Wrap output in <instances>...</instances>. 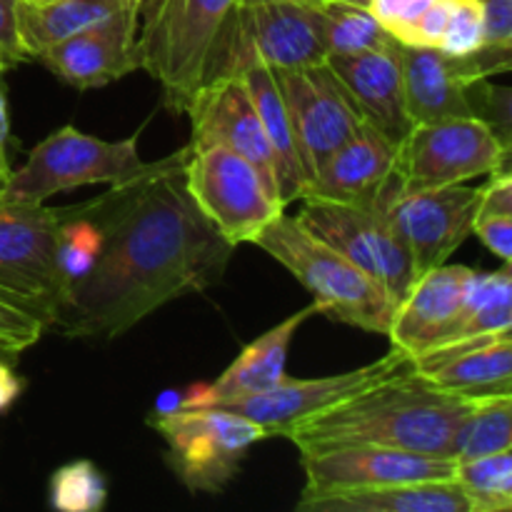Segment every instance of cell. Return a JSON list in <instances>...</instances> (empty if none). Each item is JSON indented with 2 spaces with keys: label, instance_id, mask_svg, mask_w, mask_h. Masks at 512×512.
<instances>
[{
  "label": "cell",
  "instance_id": "cell-2",
  "mask_svg": "<svg viewBox=\"0 0 512 512\" xmlns=\"http://www.w3.org/2000/svg\"><path fill=\"white\" fill-rule=\"evenodd\" d=\"M473 405L475 398L443 390L408 363L290 425L283 438L300 453L338 445H383L455 460L460 430Z\"/></svg>",
  "mask_w": 512,
  "mask_h": 512
},
{
  "label": "cell",
  "instance_id": "cell-42",
  "mask_svg": "<svg viewBox=\"0 0 512 512\" xmlns=\"http://www.w3.org/2000/svg\"><path fill=\"white\" fill-rule=\"evenodd\" d=\"M160 3H163V0H130V5H133L135 13H138L140 23H145V20L158 10Z\"/></svg>",
  "mask_w": 512,
  "mask_h": 512
},
{
  "label": "cell",
  "instance_id": "cell-37",
  "mask_svg": "<svg viewBox=\"0 0 512 512\" xmlns=\"http://www.w3.org/2000/svg\"><path fill=\"white\" fill-rule=\"evenodd\" d=\"M473 233L478 235L480 243L498 255L503 263L512 260V215H485L475 218Z\"/></svg>",
  "mask_w": 512,
  "mask_h": 512
},
{
  "label": "cell",
  "instance_id": "cell-35",
  "mask_svg": "<svg viewBox=\"0 0 512 512\" xmlns=\"http://www.w3.org/2000/svg\"><path fill=\"white\" fill-rule=\"evenodd\" d=\"M450 8H453V0H435L428 10L418 18V23L410 28L408 38L403 40V45H415V48H438L440 38L445 33V25H448Z\"/></svg>",
  "mask_w": 512,
  "mask_h": 512
},
{
  "label": "cell",
  "instance_id": "cell-10",
  "mask_svg": "<svg viewBox=\"0 0 512 512\" xmlns=\"http://www.w3.org/2000/svg\"><path fill=\"white\" fill-rule=\"evenodd\" d=\"M0 295L53 325L63 300L55 208L0 200Z\"/></svg>",
  "mask_w": 512,
  "mask_h": 512
},
{
  "label": "cell",
  "instance_id": "cell-25",
  "mask_svg": "<svg viewBox=\"0 0 512 512\" xmlns=\"http://www.w3.org/2000/svg\"><path fill=\"white\" fill-rule=\"evenodd\" d=\"M240 78L245 80V88H248L250 98L258 108L265 138H268L270 150H273L275 188H278L280 203L288 208L293 200H303L308 178H305L303 165H300L283 95H280L278 83H275L273 73L268 68H250Z\"/></svg>",
  "mask_w": 512,
  "mask_h": 512
},
{
  "label": "cell",
  "instance_id": "cell-23",
  "mask_svg": "<svg viewBox=\"0 0 512 512\" xmlns=\"http://www.w3.org/2000/svg\"><path fill=\"white\" fill-rule=\"evenodd\" d=\"M318 313V305L310 303L308 308L293 313L290 318H285L283 323L275 325V328L265 330L258 340L245 345L243 353L223 370V375H220L215 383L198 385V388L190 390L178 405H213L218 403V400L263 393V390L273 388V385L285 375L288 350L295 333H298L300 325H303L310 315Z\"/></svg>",
  "mask_w": 512,
  "mask_h": 512
},
{
  "label": "cell",
  "instance_id": "cell-14",
  "mask_svg": "<svg viewBox=\"0 0 512 512\" xmlns=\"http://www.w3.org/2000/svg\"><path fill=\"white\" fill-rule=\"evenodd\" d=\"M410 358L398 348H390L388 355H383L375 363L363 365V368L348 370V373L323 375V378H283L273 385V388L263 390V393L240 395V398H228L213 403L215 408L233 410V413L243 415V418L253 420L255 425L270 435H285L290 425L300 423L308 415L318 413V410L328 408V405L338 403V400L348 398V395L358 393L365 385L375 383L378 378L395 373L403 365H408Z\"/></svg>",
  "mask_w": 512,
  "mask_h": 512
},
{
  "label": "cell",
  "instance_id": "cell-33",
  "mask_svg": "<svg viewBox=\"0 0 512 512\" xmlns=\"http://www.w3.org/2000/svg\"><path fill=\"white\" fill-rule=\"evenodd\" d=\"M45 330L48 328L43 325V320L0 295V348L20 355L23 350L33 348L43 338Z\"/></svg>",
  "mask_w": 512,
  "mask_h": 512
},
{
  "label": "cell",
  "instance_id": "cell-8",
  "mask_svg": "<svg viewBox=\"0 0 512 512\" xmlns=\"http://www.w3.org/2000/svg\"><path fill=\"white\" fill-rule=\"evenodd\" d=\"M400 188L398 175L378 203L350 205L333 200L303 198L295 218L313 235L353 260L360 270L383 285L395 300H403L418 280L403 238L388 215V203Z\"/></svg>",
  "mask_w": 512,
  "mask_h": 512
},
{
  "label": "cell",
  "instance_id": "cell-46",
  "mask_svg": "<svg viewBox=\"0 0 512 512\" xmlns=\"http://www.w3.org/2000/svg\"><path fill=\"white\" fill-rule=\"evenodd\" d=\"M30 3H43V0H30Z\"/></svg>",
  "mask_w": 512,
  "mask_h": 512
},
{
  "label": "cell",
  "instance_id": "cell-32",
  "mask_svg": "<svg viewBox=\"0 0 512 512\" xmlns=\"http://www.w3.org/2000/svg\"><path fill=\"white\" fill-rule=\"evenodd\" d=\"M478 48H483V0H453L438 50L450 58H465Z\"/></svg>",
  "mask_w": 512,
  "mask_h": 512
},
{
  "label": "cell",
  "instance_id": "cell-16",
  "mask_svg": "<svg viewBox=\"0 0 512 512\" xmlns=\"http://www.w3.org/2000/svg\"><path fill=\"white\" fill-rule=\"evenodd\" d=\"M185 113L190 115V128H193L188 145L193 148L220 145L243 155L258 170L265 185L278 195L273 150L265 138L258 108L240 75L210 80L205 88H200Z\"/></svg>",
  "mask_w": 512,
  "mask_h": 512
},
{
  "label": "cell",
  "instance_id": "cell-30",
  "mask_svg": "<svg viewBox=\"0 0 512 512\" xmlns=\"http://www.w3.org/2000/svg\"><path fill=\"white\" fill-rule=\"evenodd\" d=\"M320 10H323L328 58L373 50L393 38L368 8L340 3V0H323Z\"/></svg>",
  "mask_w": 512,
  "mask_h": 512
},
{
  "label": "cell",
  "instance_id": "cell-20",
  "mask_svg": "<svg viewBox=\"0 0 512 512\" xmlns=\"http://www.w3.org/2000/svg\"><path fill=\"white\" fill-rule=\"evenodd\" d=\"M395 165L398 143L365 123L315 170L303 198L350 205L378 203L395 180Z\"/></svg>",
  "mask_w": 512,
  "mask_h": 512
},
{
  "label": "cell",
  "instance_id": "cell-43",
  "mask_svg": "<svg viewBox=\"0 0 512 512\" xmlns=\"http://www.w3.org/2000/svg\"><path fill=\"white\" fill-rule=\"evenodd\" d=\"M340 3H350V5H360V8H368L370 0H340Z\"/></svg>",
  "mask_w": 512,
  "mask_h": 512
},
{
  "label": "cell",
  "instance_id": "cell-6",
  "mask_svg": "<svg viewBox=\"0 0 512 512\" xmlns=\"http://www.w3.org/2000/svg\"><path fill=\"white\" fill-rule=\"evenodd\" d=\"M140 133L103 140L65 125L40 140L18 170L0 185V200L45 203L53 195L83 185H115L148 168L138 153Z\"/></svg>",
  "mask_w": 512,
  "mask_h": 512
},
{
  "label": "cell",
  "instance_id": "cell-31",
  "mask_svg": "<svg viewBox=\"0 0 512 512\" xmlns=\"http://www.w3.org/2000/svg\"><path fill=\"white\" fill-rule=\"evenodd\" d=\"M48 503L58 512H98L108 503V483L93 460H73L50 475Z\"/></svg>",
  "mask_w": 512,
  "mask_h": 512
},
{
  "label": "cell",
  "instance_id": "cell-45",
  "mask_svg": "<svg viewBox=\"0 0 512 512\" xmlns=\"http://www.w3.org/2000/svg\"><path fill=\"white\" fill-rule=\"evenodd\" d=\"M0 355H5V358H18V355H13V353H8V350H3V348H0Z\"/></svg>",
  "mask_w": 512,
  "mask_h": 512
},
{
  "label": "cell",
  "instance_id": "cell-4",
  "mask_svg": "<svg viewBox=\"0 0 512 512\" xmlns=\"http://www.w3.org/2000/svg\"><path fill=\"white\" fill-rule=\"evenodd\" d=\"M240 0H163L140 23V70L158 80L165 108L185 113L210 73L215 43Z\"/></svg>",
  "mask_w": 512,
  "mask_h": 512
},
{
  "label": "cell",
  "instance_id": "cell-19",
  "mask_svg": "<svg viewBox=\"0 0 512 512\" xmlns=\"http://www.w3.org/2000/svg\"><path fill=\"white\" fill-rule=\"evenodd\" d=\"M410 365L443 390L468 398L512 393V330L433 345Z\"/></svg>",
  "mask_w": 512,
  "mask_h": 512
},
{
  "label": "cell",
  "instance_id": "cell-7",
  "mask_svg": "<svg viewBox=\"0 0 512 512\" xmlns=\"http://www.w3.org/2000/svg\"><path fill=\"white\" fill-rule=\"evenodd\" d=\"M150 425L168 445L170 470L190 493L225 490L253 445L268 438L253 420L215 405H175Z\"/></svg>",
  "mask_w": 512,
  "mask_h": 512
},
{
  "label": "cell",
  "instance_id": "cell-13",
  "mask_svg": "<svg viewBox=\"0 0 512 512\" xmlns=\"http://www.w3.org/2000/svg\"><path fill=\"white\" fill-rule=\"evenodd\" d=\"M478 203L480 188H468L465 183L418 193L395 190L388 215L408 248L418 278L448 263L465 238L473 235Z\"/></svg>",
  "mask_w": 512,
  "mask_h": 512
},
{
  "label": "cell",
  "instance_id": "cell-27",
  "mask_svg": "<svg viewBox=\"0 0 512 512\" xmlns=\"http://www.w3.org/2000/svg\"><path fill=\"white\" fill-rule=\"evenodd\" d=\"M500 330H512L510 263H505L495 273H473L468 288H465L463 318H460L458 328H455L450 340L500 333Z\"/></svg>",
  "mask_w": 512,
  "mask_h": 512
},
{
  "label": "cell",
  "instance_id": "cell-1",
  "mask_svg": "<svg viewBox=\"0 0 512 512\" xmlns=\"http://www.w3.org/2000/svg\"><path fill=\"white\" fill-rule=\"evenodd\" d=\"M190 148L78 203L100 233L98 255L65 288L53 325L68 338L113 340L223 278L233 248L200 213L185 180Z\"/></svg>",
  "mask_w": 512,
  "mask_h": 512
},
{
  "label": "cell",
  "instance_id": "cell-12",
  "mask_svg": "<svg viewBox=\"0 0 512 512\" xmlns=\"http://www.w3.org/2000/svg\"><path fill=\"white\" fill-rule=\"evenodd\" d=\"M283 95L305 178L365 125L363 113L328 60L298 70H270Z\"/></svg>",
  "mask_w": 512,
  "mask_h": 512
},
{
  "label": "cell",
  "instance_id": "cell-11",
  "mask_svg": "<svg viewBox=\"0 0 512 512\" xmlns=\"http://www.w3.org/2000/svg\"><path fill=\"white\" fill-rule=\"evenodd\" d=\"M188 148L185 180L190 195L230 245L253 243L265 225L285 213L278 195L243 155L220 145Z\"/></svg>",
  "mask_w": 512,
  "mask_h": 512
},
{
  "label": "cell",
  "instance_id": "cell-18",
  "mask_svg": "<svg viewBox=\"0 0 512 512\" xmlns=\"http://www.w3.org/2000/svg\"><path fill=\"white\" fill-rule=\"evenodd\" d=\"M475 270L465 265H438L420 275L398 303L390 323V345L403 350L408 358L425 353L433 345L453 338L463 318L465 288Z\"/></svg>",
  "mask_w": 512,
  "mask_h": 512
},
{
  "label": "cell",
  "instance_id": "cell-44",
  "mask_svg": "<svg viewBox=\"0 0 512 512\" xmlns=\"http://www.w3.org/2000/svg\"><path fill=\"white\" fill-rule=\"evenodd\" d=\"M240 3H263V0H240ZM295 3H323V0H295Z\"/></svg>",
  "mask_w": 512,
  "mask_h": 512
},
{
  "label": "cell",
  "instance_id": "cell-22",
  "mask_svg": "<svg viewBox=\"0 0 512 512\" xmlns=\"http://www.w3.org/2000/svg\"><path fill=\"white\" fill-rule=\"evenodd\" d=\"M405 105L413 125L475 115L470 88L478 83L468 58H450L438 48L400 43Z\"/></svg>",
  "mask_w": 512,
  "mask_h": 512
},
{
  "label": "cell",
  "instance_id": "cell-39",
  "mask_svg": "<svg viewBox=\"0 0 512 512\" xmlns=\"http://www.w3.org/2000/svg\"><path fill=\"white\" fill-rule=\"evenodd\" d=\"M0 60L5 68L28 60L18 40V0H0Z\"/></svg>",
  "mask_w": 512,
  "mask_h": 512
},
{
  "label": "cell",
  "instance_id": "cell-15",
  "mask_svg": "<svg viewBox=\"0 0 512 512\" xmlns=\"http://www.w3.org/2000/svg\"><path fill=\"white\" fill-rule=\"evenodd\" d=\"M305 473L303 493L378 488V485L423 483L455 478L453 458L408 453L383 445H338L300 453Z\"/></svg>",
  "mask_w": 512,
  "mask_h": 512
},
{
  "label": "cell",
  "instance_id": "cell-34",
  "mask_svg": "<svg viewBox=\"0 0 512 512\" xmlns=\"http://www.w3.org/2000/svg\"><path fill=\"white\" fill-rule=\"evenodd\" d=\"M435 0H370L368 10L398 43L408 38L410 28Z\"/></svg>",
  "mask_w": 512,
  "mask_h": 512
},
{
  "label": "cell",
  "instance_id": "cell-9",
  "mask_svg": "<svg viewBox=\"0 0 512 512\" xmlns=\"http://www.w3.org/2000/svg\"><path fill=\"white\" fill-rule=\"evenodd\" d=\"M508 155L510 145L478 115L443 118L410 128L398 145L395 175L400 190L418 193L510 170Z\"/></svg>",
  "mask_w": 512,
  "mask_h": 512
},
{
  "label": "cell",
  "instance_id": "cell-3",
  "mask_svg": "<svg viewBox=\"0 0 512 512\" xmlns=\"http://www.w3.org/2000/svg\"><path fill=\"white\" fill-rule=\"evenodd\" d=\"M313 295L320 315L365 333L388 335L398 300L353 260L310 233L298 218L280 215L253 238Z\"/></svg>",
  "mask_w": 512,
  "mask_h": 512
},
{
  "label": "cell",
  "instance_id": "cell-24",
  "mask_svg": "<svg viewBox=\"0 0 512 512\" xmlns=\"http://www.w3.org/2000/svg\"><path fill=\"white\" fill-rule=\"evenodd\" d=\"M298 512H470L463 490L450 480L378 485V488L303 493Z\"/></svg>",
  "mask_w": 512,
  "mask_h": 512
},
{
  "label": "cell",
  "instance_id": "cell-47",
  "mask_svg": "<svg viewBox=\"0 0 512 512\" xmlns=\"http://www.w3.org/2000/svg\"><path fill=\"white\" fill-rule=\"evenodd\" d=\"M0 185H3V180H0Z\"/></svg>",
  "mask_w": 512,
  "mask_h": 512
},
{
  "label": "cell",
  "instance_id": "cell-28",
  "mask_svg": "<svg viewBox=\"0 0 512 512\" xmlns=\"http://www.w3.org/2000/svg\"><path fill=\"white\" fill-rule=\"evenodd\" d=\"M455 483L463 490L470 512H510L512 453L500 450L455 463Z\"/></svg>",
  "mask_w": 512,
  "mask_h": 512
},
{
  "label": "cell",
  "instance_id": "cell-29",
  "mask_svg": "<svg viewBox=\"0 0 512 512\" xmlns=\"http://www.w3.org/2000/svg\"><path fill=\"white\" fill-rule=\"evenodd\" d=\"M512 448V393L475 398L473 413L460 430L455 463Z\"/></svg>",
  "mask_w": 512,
  "mask_h": 512
},
{
  "label": "cell",
  "instance_id": "cell-17",
  "mask_svg": "<svg viewBox=\"0 0 512 512\" xmlns=\"http://www.w3.org/2000/svg\"><path fill=\"white\" fill-rule=\"evenodd\" d=\"M138 33V13L125 8L60 40L40 55L38 63L78 90L103 88L140 70Z\"/></svg>",
  "mask_w": 512,
  "mask_h": 512
},
{
  "label": "cell",
  "instance_id": "cell-5",
  "mask_svg": "<svg viewBox=\"0 0 512 512\" xmlns=\"http://www.w3.org/2000/svg\"><path fill=\"white\" fill-rule=\"evenodd\" d=\"M328 60L320 3H238L210 58V80L250 68L298 70ZM205 83V85H208Z\"/></svg>",
  "mask_w": 512,
  "mask_h": 512
},
{
  "label": "cell",
  "instance_id": "cell-36",
  "mask_svg": "<svg viewBox=\"0 0 512 512\" xmlns=\"http://www.w3.org/2000/svg\"><path fill=\"white\" fill-rule=\"evenodd\" d=\"M483 45L512 50V0H483Z\"/></svg>",
  "mask_w": 512,
  "mask_h": 512
},
{
  "label": "cell",
  "instance_id": "cell-38",
  "mask_svg": "<svg viewBox=\"0 0 512 512\" xmlns=\"http://www.w3.org/2000/svg\"><path fill=\"white\" fill-rule=\"evenodd\" d=\"M485 215H512V175L510 170L490 175L488 185L480 188L478 218Z\"/></svg>",
  "mask_w": 512,
  "mask_h": 512
},
{
  "label": "cell",
  "instance_id": "cell-26",
  "mask_svg": "<svg viewBox=\"0 0 512 512\" xmlns=\"http://www.w3.org/2000/svg\"><path fill=\"white\" fill-rule=\"evenodd\" d=\"M125 8H133L130 0H43V3L18 0L20 48L25 58L38 60L60 40Z\"/></svg>",
  "mask_w": 512,
  "mask_h": 512
},
{
  "label": "cell",
  "instance_id": "cell-40",
  "mask_svg": "<svg viewBox=\"0 0 512 512\" xmlns=\"http://www.w3.org/2000/svg\"><path fill=\"white\" fill-rule=\"evenodd\" d=\"M13 360L15 358L0 355V415L8 413L15 400L20 398V393H23V380L15 375L13 365H10Z\"/></svg>",
  "mask_w": 512,
  "mask_h": 512
},
{
  "label": "cell",
  "instance_id": "cell-41",
  "mask_svg": "<svg viewBox=\"0 0 512 512\" xmlns=\"http://www.w3.org/2000/svg\"><path fill=\"white\" fill-rule=\"evenodd\" d=\"M5 65L0 60V180L8 178L10 163H8V140H10V120H8V103H5V90H3V73Z\"/></svg>",
  "mask_w": 512,
  "mask_h": 512
},
{
  "label": "cell",
  "instance_id": "cell-21",
  "mask_svg": "<svg viewBox=\"0 0 512 512\" xmlns=\"http://www.w3.org/2000/svg\"><path fill=\"white\" fill-rule=\"evenodd\" d=\"M328 65L350 90L365 123L373 125L393 143H403V138L413 128V120L405 105L398 40L390 38L388 43L363 50V53L330 55Z\"/></svg>",
  "mask_w": 512,
  "mask_h": 512
}]
</instances>
